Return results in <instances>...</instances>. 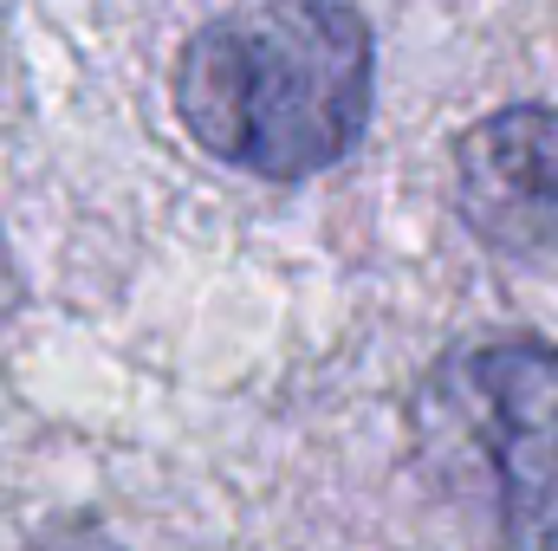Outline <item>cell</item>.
<instances>
[{"mask_svg": "<svg viewBox=\"0 0 558 551\" xmlns=\"http://www.w3.org/2000/svg\"><path fill=\"white\" fill-rule=\"evenodd\" d=\"M461 221L507 260L558 273V111L507 105L454 143Z\"/></svg>", "mask_w": 558, "mask_h": 551, "instance_id": "3", "label": "cell"}, {"mask_svg": "<svg viewBox=\"0 0 558 551\" xmlns=\"http://www.w3.org/2000/svg\"><path fill=\"white\" fill-rule=\"evenodd\" d=\"M422 448L468 461L500 551H558V351L494 338L448 357L422 390Z\"/></svg>", "mask_w": 558, "mask_h": 551, "instance_id": "2", "label": "cell"}, {"mask_svg": "<svg viewBox=\"0 0 558 551\" xmlns=\"http://www.w3.org/2000/svg\"><path fill=\"white\" fill-rule=\"evenodd\" d=\"M377 46L351 0H254L175 59V111L215 162L305 182L344 162L371 124Z\"/></svg>", "mask_w": 558, "mask_h": 551, "instance_id": "1", "label": "cell"}]
</instances>
